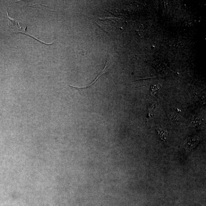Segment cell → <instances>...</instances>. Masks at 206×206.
<instances>
[{"label":"cell","instance_id":"cell-3","mask_svg":"<svg viewBox=\"0 0 206 206\" xmlns=\"http://www.w3.org/2000/svg\"><path fill=\"white\" fill-rule=\"evenodd\" d=\"M157 132L158 135L162 141H165L168 136V132L165 130L158 128L157 129Z\"/></svg>","mask_w":206,"mask_h":206},{"label":"cell","instance_id":"cell-4","mask_svg":"<svg viewBox=\"0 0 206 206\" xmlns=\"http://www.w3.org/2000/svg\"><path fill=\"white\" fill-rule=\"evenodd\" d=\"M157 103H155L152 106H150L149 109V113L148 115L146 116V118L147 120H149L151 118L154 116V112L155 110L157 107Z\"/></svg>","mask_w":206,"mask_h":206},{"label":"cell","instance_id":"cell-2","mask_svg":"<svg viewBox=\"0 0 206 206\" xmlns=\"http://www.w3.org/2000/svg\"><path fill=\"white\" fill-rule=\"evenodd\" d=\"M199 141L198 137L194 136L188 138L184 144V147L187 152L191 151L197 146Z\"/></svg>","mask_w":206,"mask_h":206},{"label":"cell","instance_id":"cell-5","mask_svg":"<svg viewBox=\"0 0 206 206\" xmlns=\"http://www.w3.org/2000/svg\"><path fill=\"white\" fill-rule=\"evenodd\" d=\"M160 88H161V86L160 85H153L151 89V94L152 95L155 94Z\"/></svg>","mask_w":206,"mask_h":206},{"label":"cell","instance_id":"cell-6","mask_svg":"<svg viewBox=\"0 0 206 206\" xmlns=\"http://www.w3.org/2000/svg\"><path fill=\"white\" fill-rule=\"evenodd\" d=\"M177 118L178 114H176V113H174V114H173L171 115V120H173H173H174V121H175V120H177Z\"/></svg>","mask_w":206,"mask_h":206},{"label":"cell","instance_id":"cell-1","mask_svg":"<svg viewBox=\"0 0 206 206\" xmlns=\"http://www.w3.org/2000/svg\"><path fill=\"white\" fill-rule=\"evenodd\" d=\"M7 19L8 27H9V30H10L12 32H13L15 33H23L26 34V35L30 36L33 38L34 39H36L37 41H39L40 42L42 43V44H45V45H52L53 43L51 44H47L45 43L42 42V41H40V40L34 38L33 36L30 35V34L26 33V30H27V26L24 24V23L22 22L18 21L17 20H16L12 18H10L8 14V10H7Z\"/></svg>","mask_w":206,"mask_h":206}]
</instances>
